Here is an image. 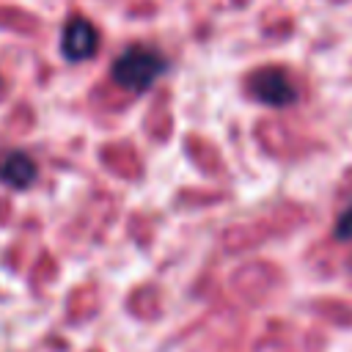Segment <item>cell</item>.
I'll return each instance as SVG.
<instances>
[{
  "label": "cell",
  "instance_id": "3957f363",
  "mask_svg": "<svg viewBox=\"0 0 352 352\" xmlns=\"http://www.w3.org/2000/svg\"><path fill=\"white\" fill-rule=\"evenodd\" d=\"M96 47H99V33L82 16L72 19L60 33V52L69 60H85L96 52Z\"/></svg>",
  "mask_w": 352,
  "mask_h": 352
},
{
  "label": "cell",
  "instance_id": "7a4b0ae2",
  "mask_svg": "<svg viewBox=\"0 0 352 352\" xmlns=\"http://www.w3.org/2000/svg\"><path fill=\"white\" fill-rule=\"evenodd\" d=\"M248 88L258 102H264L270 107H286L297 99L294 82L286 74V69H280V66H264V69L253 72L248 80Z\"/></svg>",
  "mask_w": 352,
  "mask_h": 352
},
{
  "label": "cell",
  "instance_id": "6da1fadb",
  "mask_svg": "<svg viewBox=\"0 0 352 352\" xmlns=\"http://www.w3.org/2000/svg\"><path fill=\"white\" fill-rule=\"evenodd\" d=\"M168 72V58L154 50V47H129L126 52H121L113 63V82L126 88V91H135V94H143L148 91L162 74Z\"/></svg>",
  "mask_w": 352,
  "mask_h": 352
},
{
  "label": "cell",
  "instance_id": "277c9868",
  "mask_svg": "<svg viewBox=\"0 0 352 352\" xmlns=\"http://www.w3.org/2000/svg\"><path fill=\"white\" fill-rule=\"evenodd\" d=\"M0 182L14 187V190H22V187H30L36 182V162L22 154V151H8L0 157Z\"/></svg>",
  "mask_w": 352,
  "mask_h": 352
},
{
  "label": "cell",
  "instance_id": "5b68a950",
  "mask_svg": "<svg viewBox=\"0 0 352 352\" xmlns=\"http://www.w3.org/2000/svg\"><path fill=\"white\" fill-rule=\"evenodd\" d=\"M336 239L352 242V206L338 214V220H336Z\"/></svg>",
  "mask_w": 352,
  "mask_h": 352
}]
</instances>
